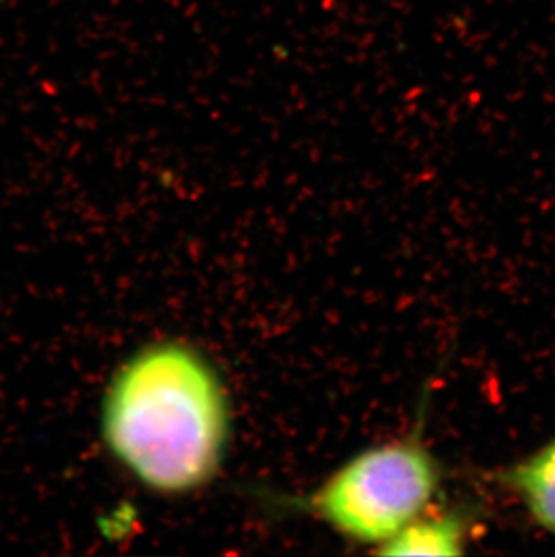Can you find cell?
I'll list each match as a JSON object with an SVG mask.
<instances>
[{"instance_id": "cell-3", "label": "cell", "mask_w": 555, "mask_h": 557, "mask_svg": "<svg viewBox=\"0 0 555 557\" xmlns=\"http://www.w3.org/2000/svg\"><path fill=\"white\" fill-rule=\"evenodd\" d=\"M494 479L519 499L535 525L555 537V435Z\"/></svg>"}, {"instance_id": "cell-4", "label": "cell", "mask_w": 555, "mask_h": 557, "mask_svg": "<svg viewBox=\"0 0 555 557\" xmlns=\"http://www.w3.org/2000/svg\"><path fill=\"white\" fill-rule=\"evenodd\" d=\"M471 521L460 512L428 515L409 521L397 536L378 548L384 556H460L466 553Z\"/></svg>"}, {"instance_id": "cell-2", "label": "cell", "mask_w": 555, "mask_h": 557, "mask_svg": "<svg viewBox=\"0 0 555 557\" xmlns=\"http://www.w3.org/2000/svg\"><path fill=\"white\" fill-rule=\"evenodd\" d=\"M441 480V466L415 433L359 453L294 504L351 542L381 548L430 509Z\"/></svg>"}, {"instance_id": "cell-1", "label": "cell", "mask_w": 555, "mask_h": 557, "mask_svg": "<svg viewBox=\"0 0 555 557\" xmlns=\"http://www.w3.org/2000/svg\"><path fill=\"white\" fill-rule=\"evenodd\" d=\"M103 435L148 490L186 495L215 479L230 438V406L215 369L177 342L128 359L107 392Z\"/></svg>"}]
</instances>
